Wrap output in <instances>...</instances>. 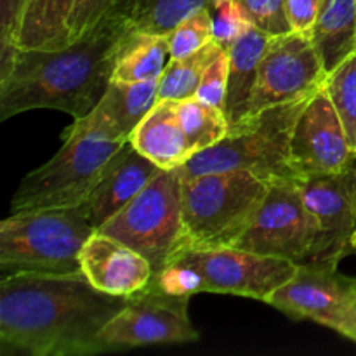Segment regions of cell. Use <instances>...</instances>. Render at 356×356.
I'll list each match as a JSON object with an SVG mask.
<instances>
[{"label": "cell", "instance_id": "obj_1", "mask_svg": "<svg viewBox=\"0 0 356 356\" xmlns=\"http://www.w3.org/2000/svg\"><path fill=\"white\" fill-rule=\"evenodd\" d=\"M129 298L97 291L79 273H3L0 282L2 355L106 353L101 332Z\"/></svg>", "mask_w": 356, "mask_h": 356}, {"label": "cell", "instance_id": "obj_2", "mask_svg": "<svg viewBox=\"0 0 356 356\" xmlns=\"http://www.w3.org/2000/svg\"><path fill=\"white\" fill-rule=\"evenodd\" d=\"M129 0H120L89 33L58 51L19 49L0 54V120L37 108L83 118L113 79L129 38Z\"/></svg>", "mask_w": 356, "mask_h": 356}, {"label": "cell", "instance_id": "obj_3", "mask_svg": "<svg viewBox=\"0 0 356 356\" xmlns=\"http://www.w3.org/2000/svg\"><path fill=\"white\" fill-rule=\"evenodd\" d=\"M268 188L270 181L250 170L183 177L181 216L186 250L235 247L263 205Z\"/></svg>", "mask_w": 356, "mask_h": 356}, {"label": "cell", "instance_id": "obj_4", "mask_svg": "<svg viewBox=\"0 0 356 356\" xmlns=\"http://www.w3.org/2000/svg\"><path fill=\"white\" fill-rule=\"evenodd\" d=\"M313 96V94H312ZM308 97L261 110L214 146L195 153L179 167L183 177L219 170H250L266 181L296 179L291 160V139L294 125Z\"/></svg>", "mask_w": 356, "mask_h": 356}, {"label": "cell", "instance_id": "obj_5", "mask_svg": "<svg viewBox=\"0 0 356 356\" xmlns=\"http://www.w3.org/2000/svg\"><path fill=\"white\" fill-rule=\"evenodd\" d=\"M94 232L83 204L13 212L0 225L2 273H79L80 254Z\"/></svg>", "mask_w": 356, "mask_h": 356}, {"label": "cell", "instance_id": "obj_6", "mask_svg": "<svg viewBox=\"0 0 356 356\" xmlns=\"http://www.w3.org/2000/svg\"><path fill=\"white\" fill-rule=\"evenodd\" d=\"M63 141L49 162L23 177L10 200L13 212L83 204L129 143L72 125L63 132Z\"/></svg>", "mask_w": 356, "mask_h": 356}, {"label": "cell", "instance_id": "obj_7", "mask_svg": "<svg viewBox=\"0 0 356 356\" xmlns=\"http://www.w3.org/2000/svg\"><path fill=\"white\" fill-rule=\"evenodd\" d=\"M181 177L177 169H165L97 232L132 247L152 263L153 273L176 261L186 250L181 216Z\"/></svg>", "mask_w": 356, "mask_h": 356}, {"label": "cell", "instance_id": "obj_8", "mask_svg": "<svg viewBox=\"0 0 356 356\" xmlns=\"http://www.w3.org/2000/svg\"><path fill=\"white\" fill-rule=\"evenodd\" d=\"M268 305L294 320L322 323L356 343V277L341 275L337 263H299L294 277Z\"/></svg>", "mask_w": 356, "mask_h": 356}, {"label": "cell", "instance_id": "obj_9", "mask_svg": "<svg viewBox=\"0 0 356 356\" xmlns=\"http://www.w3.org/2000/svg\"><path fill=\"white\" fill-rule=\"evenodd\" d=\"M318 226L296 179L271 181L268 195L235 247L263 256L306 263L315 250Z\"/></svg>", "mask_w": 356, "mask_h": 356}, {"label": "cell", "instance_id": "obj_10", "mask_svg": "<svg viewBox=\"0 0 356 356\" xmlns=\"http://www.w3.org/2000/svg\"><path fill=\"white\" fill-rule=\"evenodd\" d=\"M176 261L190 266L200 278V292L233 294L268 302L287 284L298 263L282 257L263 256L238 247L184 250ZM174 263V261H172Z\"/></svg>", "mask_w": 356, "mask_h": 356}, {"label": "cell", "instance_id": "obj_11", "mask_svg": "<svg viewBox=\"0 0 356 356\" xmlns=\"http://www.w3.org/2000/svg\"><path fill=\"white\" fill-rule=\"evenodd\" d=\"M190 296H174L152 284L131 296L125 308L101 332L108 351L127 348L183 344L198 339L188 315Z\"/></svg>", "mask_w": 356, "mask_h": 356}, {"label": "cell", "instance_id": "obj_12", "mask_svg": "<svg viewBox=\"0 0 356 356\" xmlns=\"http://www.w3.org/2000/svg\"><path fill=\"white\" fill-rule=\"evenodd\" d=\"M327 72L308 31H289L268 40L257 70L250 115L315 94Z\"/></svg>", "mask_w": 356, "mask_h": 356}, {"label": "cell", "instance_id": "obj_13", "mask_svg": "<svg viewBox=\"0 0 356 356\" xmlns=\"http://www.w3.org/2000/svg\"><path fill=\"white\" fill-rule=\"evenodd\" d=\"M306 207L318 226L308 261H339L353 249L356 232V163L332 174L296 177Z\"/></svg>", "mask_w": 356, "mask_h": 356}, {"label": "cell", "instance_id": "obj_14", "mask_svg": "<svg viewBox=\"0 0 356 356\" xmlns=\"http://www.w3.org/2000/svg\"><path fill=\"white\" fill-rule=\"evenodd\" d=\"M291 160L298 177L341 172L356 163L343 120L323 86L309 97L296 122Z\"/></svg>", "mask_w": 356, "mask_h": 356}, {"label": "cell", "instance_id": "obj_15", "mask_svg": "<svg viewBox=\"0 0 356 356\" xmlns=\"http://www.w3.org/2000/svg\"><path fill=\"white\" fill-rule=\"evenodd\" d=\"M80 266L97 291L118 298L143 292L155 277L152 263L143 254L97 229L83 245Z\"/></svg>", "mask_w": 356, "mask_h": 356}, {"label": "cell", "instance_id": "obj_16", "mask_svg": "<svg viewBox=\"0 0 356 356\" xmlns=\"http://www.w3.org/2000/svg\"><path fill=\"white\" fill-rule=\"evenodd\" d=\"M162 170L165 169L146 159L129 141L111 160L106 172L83 202L87 218L94 229H99L122 209L127 207Z\"/></svg>", "mask_w": 356, "mask_h": 356}, {"label": "cell", "instance_id": "obj_17", "mask_svg": "<svg viewBox=\"0 0 356 356\" xmlns=\"http://www.w3.org/2000/svg\"><path fill=\"white\" fill-rule=\"evenodd\" d=\"M159 82L160 80H111L94 110L83 118H76L72 127L97 131L110 138L131 141L132 132L159 101Z\"/></svg>", "mask_w": 356, "mask_h": 356}, {"label": "cell", "instance_id": "obj_18", "mask_svg": "<svg viewBox=\"0 0 356 356\" xmlns=\"http://www.w3.org/2000/svg\"><path fill=\"white\" fill-rule=\"evenodd\" d=\"M131 145L162 169H177L193 156L172 99L156 101L132 132Z\"/></svg>", "mask_w": 356, "mask_h": 356}, {"label": "cell", "instance_id": "obj_19", "mask_svg": "<svg viewBox=\"0 0 356 356\" xmlns=\"http://www.w3.org/2000/svg\"><path fill=\"white\" fill-rule=\"evenodd\" d=\"M270 37L271 35H268L266 31L252 26L228 49L229 76L225 113L229 129L236 127L249 118L259 61Z\"/></svg>", "mask_w": 356, "mask_h": 356}, {"label": "cell", "instance_id": "obj_20", "mask_svg": "<svg viewBox=\"0 0 356 356\" xmlns=\"http://www.w3.org/2000/svg\"><path fill=\"white\" fill-rule=\"evenodd\" d=\"M76 0H26L16 33V47L58 51L72 44Z\"/></svg>", "mask_w": 356, "mask_h": 356}, {"label": "cell", "instance_id": "obj_21", "mask_svg": "<svg viewBox=\"0 0 356 356\" xmlns=\"http://www.w3.org/2000/svg\"><path fill=\"white\" fill-rule=\"evenodd\" d=\"M308 35L329 75L356 51V0H325Z\"/></svg>", "mask_w": 356, "mask_h": 356}, {"label": "cell", "instance_id": "obj_22", "mask_svg": "<svg viewBox=\"0 0 356 356\" xmlns=\"http://www.w3.org/2000/svg\"><path fill=\"white\" fill-rule=\"evenodd\" d=\"M170 61L167 35L134 33L125 44L113 79L118 82H146L160 80Z\"/></svg>", "mask_w": 356, "mask_h": 356}, {"label": "cell", "instance_id": "obj_23", "mask_svg": "<svg viewBox=\"0 0 356 356\" xmlns=\"http://www.w3.org/2000/svg\"><path fill=\"white\" fill-rule=\"evenodd\" d=\"M212 0H129V23L134 33L169 35Z\"/></svg>", "mask_w": 356, "mask_h": 356}, {"label": "cell", "instance_id": "obj_24", "mask_svg": "<svg viewBox=\"0 0 356 356\" xmlns=\"http://www.w3.org/2000/svg\"><path fill=\"white\" fill-rule=\"evenodd\" d=\"M222 51L216 40L209 42L193 54L179 59H170L159 82V101H181L193 97L202 82L205 70L212 59Z\"/></svg>", "mask_w": 356, "mask_h": 356}, {"label": "cell", "instance_id": "obj_25", "mask_svg": "<svg viewBox=\"0 0 356 356\" xmlns=\"http://www.w3.org/2000/svg\"><path fill=\"white\" fill-rule=\"evenodd\" d=\"M176 110L193 155L214 146L228 134L229 125L225 110L211 106L197 96L176 101Z\"/></svg>", "mask_w": 356, "mask_h": 356}, {"label": "cell", "instance_id": "obj_26", "mask_svg": "<svg viewBox=\"0 0 356 356\" xmlns=\"http://www.w3.org/2000/svg\"><path fill=\"white\" fill-rule=\"evenodd\" d=\"M323 89L336 106L356 153V51L327 75Z\"/></svg>", "mask_w": 356, "mask_h": 356}, {"label": "cell", "instance_id": "obj_27", "mask_svg": "<svg viewBox=\"0 0 356 356\" xmlns=\"http://www.w3.org/2000/svg\"><path fill=\"white\" fill-rule=\"evenodd\" d=\"M170 59H179L193 54L195 51L214 40V23L211 9H202L197 14L177 24L169 35Z\"/></svg>", "mask_w": 356, "mask_h": 356}, {"label": "cell", "instance_id": "obj_28", "mask_svg": "<svg viewBox=\"0 0 356 356\" xmlns=\"http://www.w3.org/2000/svg\"><path fill=\"white\" fill-rule=\"evenodd\" d=\"M209 9L214 23V40L226 51L254 26L240 0H212Z\"/></svg>", "mask_w": 356, "mask_h": 356}, {"label": "cell", "instance_id": "obj_29", "mask_svg": "<svg viewBox=\"0 0 356 356\" xmlns=\"http://www.w3.org/2000/svg\"><path fill=\"white\" fill-rule=\"evenodd\" d=\"M254 26L268 35H284L292 31L287 17V0H240Z\"/></svg>", "mask_w": 356, "mask_h": 356}, {"label": "cell", "instance_id": "obj_30", "mask_svg": "<svg viewBox=\"0 0 356 356\" xmlns=\"http://www.w3.org/2000/svg\"><path fill=\"white\" fill-rule=\"evenodd\" d=\"M228 76H229V54L222 49L211 65L205 70L202 82L195 96L211 106L225 110L226 92H228Z\"/></svg>", "mask_w": 356, "mask_h": 356}, {"label": "cell", "instance_id": "obj_31", "mask_svg": "<svg viewBox=\"0 0 356 356\" xmlns=\"http://www.w3.org/2000/svg\"><path fill=\"white\" fill-rule=\"evenodd\" d=\"M118 3H120V0H76L75 9H73L72 14V21H70L72 42L89 33Z\"/></svg>", "mask_w": 356, "mask_h": 356}, {"label": "cell", "instance_id": "obj_32", "mask_svg": "<svg viewBox=\"0 0 356 356\" xmlns=\"http://www.w3.org/2000/svg\"><path fill=\"white\" fill-rule=\"evenodd\" d=\"M26 0H0V52L16 47V33Z\"/></svg>", "mask_w": 356, "mask_h": 356}, {"label": "cell", "instance_id": "obj_33", "mask_svg": "<svg viewBox=\"0 0 356 356\" xmlns=\"http://www.w3.org/2000/svg\"><path fill=\"white\" fill-rule=\"evenodd\" d=\"M325 0H287V17L294 31H309Z\"/></svg>", "mask_w": 356, "mask_h": 356}, {"label": "cell", "instance_id": "obj_34", "mask_svg": "<svg viewBox=\"0 0 356 356\" xmlns=\"http://www.w3.org/2000/svg\"><path fill=\"white\" fill-rule=\"evenodd\" d=\"M353 250H356V232H355V236H353Z\"/></svg>", "mask_w": 356, "mask_h": 356}]
</instances>
